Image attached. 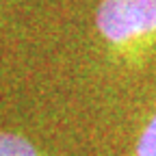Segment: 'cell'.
<instances>
[{"label": "cell", "mask_w": 156, "mask_h": 156, "mask_svg": "<svg viewBox=\"0 0 156 156\" xmlns=\"http://www.w3.org/2000/svg\"><path fill=\"white\" fill-rule=\"evenodd\" d=\"M0 156H37L35 147L15 134H0Z\"/></svg>", "instance_id": "7a4b0ae2"}, {"label": "cell", "mask_w": 156, "mask_h": 156, "mask_svg": "<svg viewBox=\"0 0 156 156\" xmlns=\"http://www.w3.org/2000/svg\"><path fill=\"white\" fill-rule=\"evenodd\" d=\"M139 156H156V117L150 122V126L145 128L141 141H139Z\"/></svg>", "instance_id": "3957f363"}, {"label": "cell", "mask_w": 156, "mask_h": 156, "mask_svg": "<svg viewBox=\"0 0 156 156\" xmlns=\"http://www.w3.org/2000/svg\"><path fill=\"white\" fill-rule=\"evenodd\" d=\"M98 28L111 41H126L156 30V0H104Z\"/></svg>", "instance_id": "6da1fadb"}]
</instances>
